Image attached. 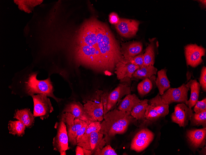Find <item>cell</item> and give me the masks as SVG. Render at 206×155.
Segmentation results:
<instances>
[{
  "mask_svg": "<svg viewBox=\"0 0 206 155\" xmlns=\"http://www.w3.org/2000/svg\"><path fill=\"white\" fill-rule=\"evenodd\" d=\"M97 36L104 74L111 75L116 64L124 60L120 43L106 23L99 21Z\"/></svg>",
  "mask_w": 206,
  "mask_h": 155,
  "instance_id": "1",
  "label": "cell"
},
{
  "mask_svg": "<svg viewBox=\"0 0 206 155\" xmlns=\"http://www.w3.org/2000/svg\"><path fill=\"white\" fill-rule=\"evenodd\" d=\"M137 122L130 112L115 108L104 114L100 131L105 135L106 144H108L111 139L116 134L125 132L130 123L137 124Z\"/></svg>",
  "mask_w": 206,
  "mask_h": 155,
  "instance_id": "2",
  "label": "cell"
},
{
  "mask_svg": "<svg viewBox=\"0 0 206 155\" xmlns=\"http://www.w3.org/2000/svg\"><path fill=\"white\" fill-rule=\"evenodd\" d=\"M37 73H31L25 82L24 91L27 95L32 96L35 94H43L51 97L59 102L61 99L55 96L54 88L50 78L43 80L37 79Z\"/></svg>",
  "mask_w": 206,
  "mask_h": 155,
  "instance_id": "3",
  "label": "cell"
},
{
  "mask_svg": "<svg viewBox=\"0 0 206 155\" xmlns=\"http://www.w3.org/2000/svg\"><path fill=\"white\" fill-rule=\"evenodd\" d=\"M60 119V121H62L65 123L68 143L73 146L76 145V140L75 138L76 132L88 123L76 118L74 115L68 112L62 113Z\"/></svg>",
  "mask_w": 206,
  "mask_h": 155,
  "instance_id": "4",
  "label": "cell"
},
{
  "mask_svg": "<svg viewBox=\"0 0 206 155\" xmlns=\"http://www.w3.org/2000/svg\"><path fill=\"white\" fill-rule=\"evenodd\" d=\"M34 102L33 115L42 120L47 118L54 110L50 99L43 94L31 96Z\"/></svg>",
  "mask_w": 206,
  "mask_h": 155,
  "instance_id": "5",
  "label": "cell"
},
{
  "mask_svg": "<svg viewBox=\"0 0 206 155\" xmlns=\"http://www.w3.org/2000/svg\"><path fill=\"white\" fill-rule=\"evenodd\" d=\"M55 128L57 130V133L53 138V150L59 152L61 155H66V151L69 149V148L65 123L62 121L57 122Z\"/></svg>",
  "mask_w": 206,
  "mask_h": 155,
  "instance_id": "6",
  "label": "cell"
},
{
  "mask_svg": "<svg viewBox=\"0 0 206 155\" xmlns=\"http://www.w3.org/2000/svg\"><path fill=\"white\" fill-rule=\"evenodd\" d=\"M189 88L183 84L178 88H170L161 96L163 101L169 105L173 102L185 103L188 100V92Z\"/></svg>",
  "mask_w": 206,
  "mask_h": 155,
  "instance_id": "7",
  "label": "cell"
},
{
  "mask_svg": "<svg viewBox=\"0 0 206 155\" xmlns=\"http://www.w3.org/2000/svg\"><path fill=\"white\" fill-rule=\"evenodd\" d=\"M104 135L100 131L92 132L83 140L77 142V145L90 151L93 154L98 149L103 148L106 144Z\"/></svg>",
  "mask_w": 206,
  "mask_h": 155,
  "instance_id": "8",
  "label": "cell"
},
{
  "mask_svg": "<svg viewBox=\"0 0 206 155\" xmlns=\"http://www.w3.org/2000/svg\"><path fill=\"white\" fill-rule=\"evenodd\" d=\"M184 50L187 65L196 67L203 62L202 57L205 55L206 50L201 45L188 44L185 46Z\"/></svg>",
  "mask_w": 206,
  "mask_h": 155,
  "instance_id": "9",
  "label": "cell"
},
{
  "mask_svg": "<svg viewBox=\"0 0 206 155\" xmlns=\"http://www.w3.org/2000/svg\"><path fill=\"white\" fill-rule=\"evenodd\" d=\"M153 133L147 128H143L135 135L130 145V149L137 152L146 149L153 140Z\"/></svg>",
  "mask_w": 206,
  "mask_h": 155,
  "instance_id": "10",
  "label": "cell"
},
{
  "mask_svg": "<svg viewBox=\"0 0 206 155\" xmlns=\"http://www.w3.org/2000/svg\"><path fill=\"white\" fill-rule=\"evenodd\" d=\"M140 24L138 20L121 18L115 25V27L120 36L125 38H131L136 35Z\"/></svg>",
  "mask_w": 206,
  "mask_h": 155,
  "instance_id": "11",
  "label": "cell"
},
{
  "mask_svg": "<svg viewBox=\"0 0 206 155\" xmlns=\"http://www.w3.org/2000/svg\"><path fill=\"white\" fill-rule=\"evenodd\" d=\"M193 114L191 108L184 103H179L174 107V111L171 116V120L180 127H184L188 125Z\"/></svg>",
  "mask_w": 206,
  "mask_h": 155,
  "instance_id": "12",
  "label": "cell"
},
{
  "mask_svg": "<svg viewBox=\"0 0 206 155\" xmlns=\"http://www.w3.org/2000/svg\"><path fill=\"white\" fill-rule=\"evenodd\" d=\"M130 93V88L127 84L121 83L119 84L108 94L105 114L113 110L117 102L123 96Z\"/></svg>",
  "mask_w": 206,
  "mask_h": 155,
  "instance_id": "13",
  "label": "cell"
},
{
  "mask_svg": "<svg viewBox=\"0 0 206 155\" xmlns=\"http://www.w3.org/2000/svg\"><path fill=\"white\" fill-rule=\"evenodd\" d=\"M93 101L88 100L83 105L84 109L96 121L101 122L104 119V107L102 101L98 94Z\"/></svg>",
  "mask_w": 206,
  "mask_h": 155,
  "instance_id": "14",
  "label": "cell"
},
{
  "mask_svg": "<svg viewBox=\"0 0 206 155\" xmlns=\"http://www.w3.org/2000/svg\"><path fill=\"white\" fill-rule=\"evenodd\" d=\"M64 112L70 113L75 118L87 123L97 121L86 111L83 105L79 101H73L66 104L62 113Z\"/></svg>",
  "mask_w": 206,
  "mask_h": 155,
  "instance_id": "15",
  "label": "cell"
},
{
  "mask_svg": "<svg viewBox=\"0 0 206 155\" xmlns=\"http://www.w3.org/2000/svg\"><path fill=\"white\" fill-rule=\"evenodd\" d=\"M186 136L189 144L192 148L194 149L202 148L206 144V127L187 130Z\"/></svg>",
  "mask_w": 206,
  "mask_h": 155,
  "instance_id": "16",
  "label": "cell"
},
{
  "mask_svg": "<svg viewBox=\"0 0 206 155\" xmlns=\"http://www.w3.org/2000/svg\"><path fill=\"white\" fill-rule=\"evenodd\" d=\"M139 67L132 63L129 60L124 59L116 65L114 72L117 79L122 81L126 79H130L134 71Z\"/></svg>",
  "mask_w": 206,
  "mask_h": 155,
  "instance_id": "17",
  "label": "cell"
},
{
  "mask_svg": "<svg viewBox=\"0 0 206 155\" xmlns=\"http://www.w3.org/2000/svg\"><path fill=\"white\" fill-rule=\"evenodd\" d=\"M121 45L122 54L126 60L137 55L143 49L142 43L139 41L122 42Z\"/></svg>",
  "mask_w": 206,
  "mask_h": 155,
  "instance_id": "18",
  "label": "cell"
},
{
  "mask_svg": "<svg viewBox=\"0 0 206 155\" xmlns=\"http://www.w3.org/2000/svg\"><path fill=\"white\" fill-rule=\"evenodd\" d=\"M14 118L21 121L27 128L32 127L34 124L35 117L28 108L16 110Z\"/></svg>",
  "mask_w": 206,
  "mask_h": 155,
  "instance_id": "19",
  "label": "cell"
},
{
  "mask_svg": "<svg viewBox=\"0 0 206 155\" xmlns=\"http://www.w3.org/2000/svg\"><path fill=\"white\" fill-rule=\"evenodd\" d=\"M186 85L190 88L191 95L189 100L187 101L185 103L191 109L198 101L201 87L199 83L196 80H190Z\"/></svg>",
  "mask_w": 206,
  "mask_h": 155,
  "instance_id": "20",
  "label": "cell"
},
{
  "mask_svg": "<svg viewBox=\"0 0 206 155\" xmlns=\"http://www.w3.org/2000/svg\"><path fill=\"white\" fill-rule=\"evenodd\" d=\"M148 100H141L130 112L131 115L137 121L142 122H148L146 119L145 113L148 105Z\"/></svg>",
  "mask_w": 206,
  "mask_h": 155,
  "instance_id": "21",
  "label": "cell"
},
{
  "mask_svg": "<svg viewBox=\"0 0 206 155\" xmlns=\"http://www.w3.org/2000/svg\"><path fill=\"white\" fill-rule=\"evenodd\" d=\"M140 101L135 94H128L122 100L117 109L122 111L130 112Z\"/></svg>",
  "mask_w": 206,
  "mask_h": 155,
  "instance_id": "22",
  "label": "cell"
},
{
  "mask_svg": "<svg viewBox=\"0 0 206 155\" xmlns=\"http://www.w3.org/2000/svg\"><path fill=\"white\" fill-rule=\"evenodd\" d=\"M148 104L155 108L160 118L165 117L169 113V105L163 101L159 93L154 97L148 100Z\"/></svg>",
  "mask_w": 206,
  "mask_h": 155,
  "instance_id": "23",
  "label": "cell"
},
{
  "mask_svg": "<svg viewBox=\"0 0 206 155\" xmlns=\"http://www.w3.org/2000/svg\"><path fill=\"white\" fill-rule=\"evenodd\" d=\"M167 70L164 68L157 72V77L155 81L159 94L163 95L165 91L170 88V82L167 77Z\"/></svg>",
  "mask_w": 206,
  "mask_h": 155,
  "instance_id": "24",
  "label": "cell"
},
{
  "mask_svg": "<svg viewBox=\"0 0 206 155\" xmlns=\"http://www.w3.org/2000/svg\"><path fill=\"white\" fill-rule=\"evenodd\" d=\"M157 69L154 65L142 66L138 68L133 73L132 78L143 80L156 75Z\"/></svg>",
  "mask_w": 206,
  "mask_h": 155,
  "instance_id": "25",
  "label": "cell"
},
{
  "mask_svg": "<svg viewBox=\"0 0 206 155\" xmlns=\"http://www.w3.org/2000/svg\"><path fill=\"white\" fill-rule=\"evenodd\" d=\"M9 133L14 136H22L25 134L26 126L21 121L10 120L8 123Z\"/></svg>",
  "mask_w": 206,
  "mask_h": 155,
  "instance_id": "26",
  "label": "cell"
},
{
  "mask_svg": "<svg viewBox=\"0 0 206 155\" xmlns=\"http://www.w3.org/2000/svg\"><path fill=\"white\" fill-rule=\"evenodd\" d=\"M144 63L143 66L154 65L155 60L154 44L152 41L146 47L143 54Z\"/></svg>",
  "mask_w": 206,
  "mask_h": 155,
  "instance_id": "27",
  "label": "cell"
},
{
  "mask_svg": "<svg viewBox=\"0 0 206 155\" xmlns=\"http://www.w3.org/2000/svg\"><path fill=\"white\" fill-rule=\"evenodd\" d=\"M190 121L191 126L201 125L203 127H206V110L198 113H193Z\"/></svg>",
  "mask_w": 206,
  "mask_h": 155,
  "instance_id": "28",
  "label": "cell"
},
{
  "mask_svg": "<svg viewBox=\"0 0 206 155\" xmlns=\"http://www.w3.org/2000/svg\"><path fill=\"white\" fill-rule=\"evenodd\" d=\"M152 88V84L149 78L142 80L137 86L138 93L141 96H143L148 93Z\"/></svg>",
  "mask_w": 206,
  "mask_h": 155,
  "instance_id": "29",
  "label": "cell"
},
{
  "mask_svg": "<svg viewBox=\"0 0 206 155\" xmlns=\"http://www.w3.org/2000/svg\"><path fill=\"white\" fill-rule=\"evenodd\" d=\"M101 123L100 122L97 121L89 123L84 133L76 139V142L83 140L93 132L100 131L101 128Z\"/></svg>",
  "mask_w": 206,
  "mask_h": 155,
  "instance_id": "30",
  "label": "cell"
},
{
  "mask_svg": "<svg viewBox=\"0 0 206 155\" xmlns=\"http://www.w3.org/2000/svg\"><path fill=\"white\" fill-rule=\"evenodd\" d=\"M145 117L148 122L152 123L156 122L160 118L155 108L149 104L146 109Z\"/></svg>",
  "mask_w": 206,
  "mask_h": 155,
  "instance_id": "31",
  "label": "cell"
},
{
  "mask_svg": "<svg viewBox=\"0 0 206 155\" xmlns=\"http://www.w3.org/2000/svg\"><path fill=\"white\" fill-rule=\"evenodd\" d=\"M96 155H117L115 150L109 144L102 149L99 148L93 154Z\"/></svg>",
  "mask_w": 206,
  "mask_h": 155,
  "instance_id": "32",
  "label": "cell"
},
{
  "mask_svg": "<svg viewBox=\"0 0 206 155\" xmlns=\"http://www.w3.org/2000/svg\"><path fill=\"white\" fill-rule=\"evenodd\" d=\"M195 113H198L206 110V98L201 101H198L195 105L194 108Z\"/></svg>",
  "mask_w": 206,
  "mask_h": 155,
  "instance_id": "33",
  "label": "cell"
},
{
  "mask_svg": "<svg viewBox=\"0 0 206 155\" xmlns=\"http://www.w3.org/2000/svg\"><path fill=\"white\" fill-rule=\"evenodd\" d=\"M127 60H129L133 64L138 66L139 68L143 66L144 58L142 54L137 55Z\"/></svg>",
  "mask_w": 206,
  "mask_h": 155,
  "instance_id": "34",
  "label": "cell"
},
{
  "mask_svg": "<svg viewBox=\"0 0 206 155\" xmlns=\"http://www.w3.org/2000/svg\"><path fill=\"white\" fill-rule=\"evenodd\" d=\"M199 84L203 90L205 92L206 91V67L203 66L201 69L200 75L199 79Z\"/></svg>",
  "mask_w": 206,
  "mask_h": 155,
  "instance_id": "35",
  "label": "cell"
},
{
  "mask_svg": "<svg viewBox=\"0 0 206 155\" xmlns=\"http://www.w3.org/2000/svg\"><path fill=\"white\" fill-rule=\"evenodd\" d=\"M93 153L91 151L86 149L79 146H77L76 149V155H91Z\"/></svg>",
  "mask_w": 206,
  "mask_h": 155,
  "instance_id": "36",
  "label": "cell"
},
{
  "mask_svg": "<svg viewBox=\"0 0 206 155\" xmlns=\"http://www.w3.org/2000/svg\"><path fill=\"white\" fill-rule=\"evenodd\" d=\"M119 19L120 18L116 13L112 12L109 15V22L112 24H116L119 22Z\"/></svg>",
  "mask_w": 206,
  "mask_h": 155,
  "instance_id": "37",
  "label": "cell"
},
{
  "mask_svg": "<svg viewBox=\"0 0 206 155\" xmlns=\"http://www.w3.org/2000/svg\"><path fill=\"white\" fill-rule=\"evenodd\" d=\"M89 123H88L76 132L75 136V138L76 140V139L77 138L82 136L84 133Z\"/></svg>",
  "mask_w": 206,
  "mask_h": 155,
  "instance_id": "38",
  "label": "cell"
}]
</instances>
